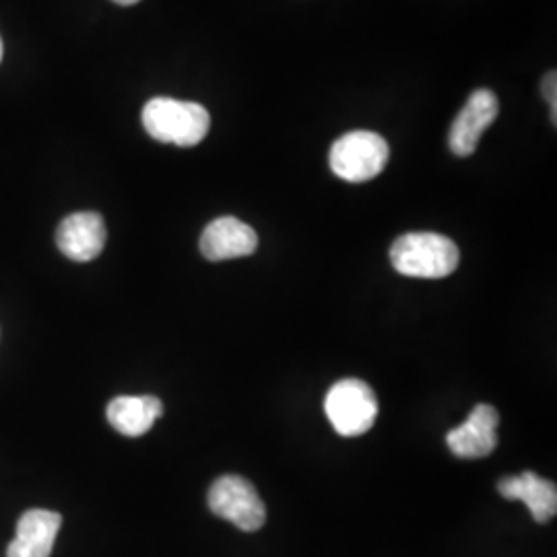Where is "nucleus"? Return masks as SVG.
Listing matches in <instances>:
<instances>
[{
    "instance_id": "nucleus-2",
    "label": "nucleus",
    "mask_w": 557,
    "mask_h": 557,
    "mask_svg": "<svg viewBox=\"0 0 557 557\" xmlns=\"http://www.w3.org/2000/svg\"><path fill=\"white\" fill-rule=\"evenodd\" d=\"M460 252L450 238L432 232L405 234L391 248V262L405 277L444 278L457 271Z\"/></svg>"
},
{
    "instance_id": "nucleus-6",
    "label": "nucleus",
    "mask_w": 557,
    "mask_h": 557,
    "mask_svg": "<svg viewBox=\"0 0 557 557\" xmlns=\"http://www.w3.org/2000/svg\"><path fill=\"white\" fill-rule=\"evenodd\" d=\"M499 101L494 91L478 89L460 110L457 120L450 126L448 145L458 158H469L475 153L481 135L490 128V124L498 119Z\"/></svg>"
},
{
    "instance_id": "nucleus-9",
    "label": "nucleus",
    "mask_w": 557,
    "mask_h": 557,
    "mask_svg": "<svg viewBox=\"0 0 557 557\" xmlns=\"http://www.w3.org/2000/svg\"><path fill=\"white\" fill-rule=\"evenodd\" d=\"M257 232L236 218L211 221L200 236V252L207 260L242 259L257 252Z\"/></svg>"
},
{
    "instance_id": "nucleus-12",
    "label": "nucleus",
    "mask_w": 557,
    "mask_h": 557,
    "mask_svg": "<svg viewBox=\"0 0 557 557\" xmlns=\"http://www.w3.org/2000/svg\"><path fill=\"white\" fill-rule=\"evenodd\" d=\"M106 416L119 434L137 438L163 416V403L158 397H116L110 400Z\"/></svg>"
},
{
    "instance_id": "nucleus-8",
    "label": "nucleus",
    "mask_w": 557,
    "mask_h": 557,
    "mask_svg": "<svg viewBox=\"0 0 557 557\" xmlns=\"http://www.w3.org/2000/svg\"><path fill=\"white\" fill-rule=\"evenodd\" d=\"M108 232L100 213L81 211L60 221L57 246L66 259L89 262L98 259L106 246Z\"/></svg>"
},
{
    "instance_id": "nucleus-13",
    "label": "nucleus",
    "mask_w": 557,
    "mask_h": 557,
    "mask_svg": "<svg viewBox=\"0 0 557 557\" xmlns=\"http://www.w3.org/2000/svg\"><path fill=\"white\" fill-rule=\"evenodd\" d=\"M557 77L556 73L552 71L549 75H545V79H543V96H545V101L552 106V122L556 124L557 120Z\"/></svg>"
},
{
    "instance_id": "nucleus-3",
    "label": "nucleus",
    "mask_w": 557,
    "mask_h": 557,
    "mask_svg": "<svg viewBox=\"0 0 557 557\" xmlns=\"http://www.w3.org/2000/svg\"><path fill=\"white\" fill-rule=\"evenodd\" d=\"M324 411L337 434L354 438L372 430L379 418V398L361 380H338L326 393Z\"/></svg>"
},
{
    "instance_id": "nucleus-15",
    "label": "nucleus",
    "mask_w": 557,
    "mask_h": 557,
    "mask_svg": "<svg viewBox=\"0 0 557 557\" xmlns=\"http://www.w3.org/2000/svg\"><path fill=\"white\" fill-rule=\"evenodd\" d=\"M0 60H2V40H0Z\"/></svg>"
},
{
    "instance_id": "nucleus-7",
    "label": "nucleus",
    "mask_w": 557,
    "mask_h": 557,
    "mask_svg": "<svg viewBox=\"0 0 557 557\" xmlns=\"http://www.w3.org/2000/svg\"><path fill=\"white\" fill-rule=\"evenodd\" d=\"M498 409L481 403L469 418L446 434V444L458 458L490 457L498 446Z\"/></svg>"
},
{
    "instance_id": "nucleus-1",
    "label": "nucleus",
    "mask_w": 557,
    "mask_h": 557,
    "mask_svg": "<svg viewBox=\"0 0 557 557\" xmlns=\"http://www.w3.org/2000/svg\"><path fill=\"white\" fill-rule=\"evenodd\" d=\"M143 126L151 139L178 147H195L211 128L205 106L195 101L153 98L143 108Z\"/></svg>"
},
{
    "instance_id": "nucleus-5",
    "label": "nucleus",
    "mask_w": 557,
    "mask_h": 557,
    "mask_svg": "<svg viewBox=\"0 0 557 557\" xmlns=\"http://www.w3.org/2000/svg\"><path fill=\"white\" fill-rule=\"evenodd\" d=\"M209 508L215 517L236 524L246 533H255L267 520V508L257 487L239 475L215 479L209 490Z\"/></svg>"
},
{
    "instance_id": "nucleus-10",
    "label": "nucleus",
    "mask_w": 557,
    "mask_h": 557,
    "mask_svg": "<svg viewBox=\"0 0 557 557\" xmlns=\"http://www.w3.org/2000/svg\"><path fill=\"white\" fill-rule=\"evenodd\" d=\"M62 518L50 510H27L17 522V533L11 541L9 557H50L59 537Z\"/></svg>"
},
{
    "instance_id": "nucleus-14",
    "label": "nucleus",
    "mask_w": 557,
    "mask_h": 557,
    "mask_svg": "<svg viewBox=\"0 0 557 557\" xmlns=\"http://www.w3.org/2000/svg\"><path fill=\"white\" fill-rule=\"evenodd\" d=\"M112 2L122 4V7H131V4H137V2H140V0H112Z\"/></svg>"
},
{
    "instance_id": "nucleus-11",
    "label": "nucleus",
    "mask_w": 557,
    "mask_h": 557,
    "mask_svg": "<svg viewBox=\"0 0 557 557\" xmlns=\"http://www.w3.org/2000/svg\"><path fill=\"white\" fill-rule=\"evenodd\" d=\"M498 492L506 499H520L539 524H545L556 517V483L541 478L533 471H524L520 475L499 479Z\"/></svg>"
},
{
    "instance_id": "nucleus-4",
    "label": "nucleus",
    "mask_w": 557,
    "mask_h": 557,
    "mask_svg": "<svg viewBox=\"0 0 557 557\" xmlns=\"http://www.w3.org/2000/svg\"><path fill=\"white\" fill-rule=\"evenodd\" d=\"M331 170L345 182L359 184L376 178L388 163V143L372 131H354L331 147Z\"/></svg>"
}]
</instances>
